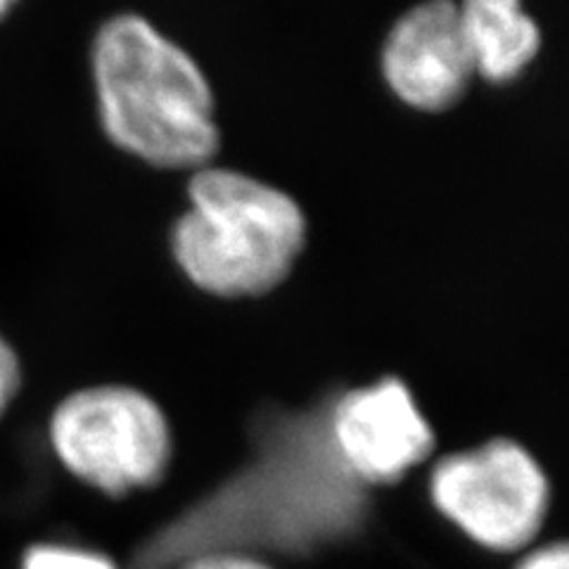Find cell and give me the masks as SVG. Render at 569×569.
<instances>
[{"instance_id":"8fae6325","label":"cell","mask_w":569,"mask_h":569,"mask_svg":"<svg viewBox=\"0 0 569 569\" xmlns=\"http://www.w3.org/2000/svg\"><path fill=\"white\" fill-rule=\"evenodd\" d=\"M518 569H569V548L562 541L533 548L520 560Z\"/></svg>"},{"instance_id":"ba28073f","label":"cell","mask_w":569,"mask_h":569,"mask_svg":"<svg viewBox=\"0 0 569 569\" xmlns=\"http://www.w3.org/2000/svg\"><path fill=\"white\" fill-rule=\"evenodd\" d=\"M20 569H119L117 562L91 548L69 543H33L24 550Z\"/></svg>"},{"instance_id":"277c9868","label":"cell","mask_w":569,"mask_h":569,"mask_svg":"<svg viewBox=\"0 0 569 569\" xmlns=\"http://www.w3.org/2000/svg\"><path fill=\"white\" fill-rule=\"evenodd\" d=\"M430 493L443 518L493 553H518L533 543L550 506L546 472L512 439H491L439 460Z\"/></svg>"},{"instance_id":"6da1fadb","label":"cell","mask_w":569,"mask_h":569,"mask_svg":"<svg viewBox=\"0 0 569 569\" xmlns=\"http://www.w3.org/2000/svg\"><path fill=\"white\" fill-rule=\"evenodd\" d=\"M93 81L104 133L159 169L200 171L221 131L213 93L188 52L138 14L104 22L93 43Z\"/></svg>"},{"instance_id":"9c48e42d","label":"cell","mask_w":569,"mask_h":569,"mask_svg":"<svg viewBox=\"0 0 569 569\" xmlns=\"http://www.w3.org/2000/svg\"><path fill=\"white\" fill-rule=\"evenodd\" d=\"M24 382L22 361L20 353L14 351L8 337L0 332V420H3L10 411L14 399L20 397Z\"/></svg>"},{"instance_id":"30bf717a","label":"cell","mask_w":569,"mask_h":569,"mask_svg":"<svg viewBox=\"0 0 569 569\" xmlns=\"http://www.w3.org/2000/svg\"><path fill=\"white\" fill-rule=\"evenodd\" d=\"M181 569H278V567L247 553H207V556L192 558Z\"/></svg>"},{"instance_id":"8992f818","label":"cell","mask_w":569,"mask_h":569,"mask_svg":"<svg viewBox=\"0 0 569 569\" xmlns=\"http://www.w3.org/2000/svg\"><path fill=\"white\" fill-rule=\"evenodd\" d=\"M382 71L391 91L416 110L453 107L475 77L460 8L435 0L406 12L387 36Z\"/></svg>"},{"instance_id":"7a4b0ae2","label":"cell","mask_w":569,"mask_h":569,"mask_svg":"<svg viewBox=\"0 0 569 569\" xmlns=\"http://www.w3.org/2000/svg\"><path fill=\"white\" fill-rule=\"evenodd\" d=\"M188 194L190 209L173 226V257L198 288L228 299L259 297L290 276L307 219L288 192L204 167Z\"/></svg>"},{"instance_id":"5b68a950","label":"cell","mask_w":569,"mask_h":569,"mask_svg":"<svg viewBox=\"0 0 569 569\" xmlns=\"http://www.w3.org/2000/svg\"><path fill=\"white\" fill-rule=\"evenodd\" d=\"M332 432L351 472L368 485H395L435 451V430L397 378L349 391L335 408Z\"/></svg>"},{"instance_id":"7c38bea8","label":"cell","mask_w":569,"mask_h":569,"mask_svg":"<svg viewBox=\"0 0 569 569\" xmlns=\"http://www.w3.org/2000/svg\"><path fill=\"white\" fill-rule=\"evenodd\" d=\"M12 10L10 0H0V20H6V14Z\"/></svg>"},{"instance_id":"52a82bcc","label":"cell","mask_w":569,"mask_h":569,"mask_svg":"<svg viewBox=\"0 0 569 569\" xmlns=\"http://www.w3.org/2000/svg\"><path fill=\"white\" fill-rule=\"evenodd\" d=\"M458 8L475 77L508 83L537 58L541 31L518 0H468Z\"/></svg>"},{"instance_id":"3957f363","label":"cell","mask_w":569,"mask_h":569,"mask_svg":"<svg viewBox=\"0 0 569 569\" xmlns=\"http://www.w3.org/2000/svg\"><path fill=\"white\" fill-rule=\"evenodd\" d=\"M48 435L69 475L112 498L157 487L173 453L162 408L123 385L86 387L69 395L52 411Z\"/></svg>"}]
</instances>
